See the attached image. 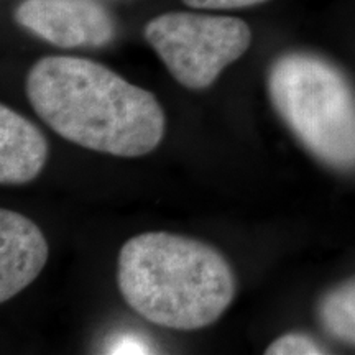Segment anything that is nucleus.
Returning a JSON list of instances; mask_svg holds the SVG:
<instances>
[{
    "label": "nucleus",
    "instance_id": "nucleus-1",
    "mask_svg": "<svg viewBox=\"0 0 355 355\" xmlns=\"http://www.w3.org/2000/svg\"><path fill=\"white\" fill-rule=\"evenodd\" d=\"M26 96L58 135L94 152L141 157L165 135V112L152 92L86 58H42L26 78Z\"/></svg>",
    "mask_w": 355,
    "mask_h": 355
},
{
    "label": "nucleus",
    "instance_id": "nucleus-4",
    "mask_svg": "<svg viewBox=\"0 0 355 355\" xmlns=\"http://www.w3.org/2000/svg\"><path fill=\"white\" fill-rule=\"evenodd\" d=\"M145 38L181 86L209 87L252 43V30L235 17L170 12L145 26Z\"/></svg>",
    "mask_w": 355,
    "mask_h": 355
},
{
    "label": "nucleus",
    "instance_id": "nucleus-10",
    "mask_svg": "<svg viewBox=\"0 0 355 355\" xmlns=\"http://www.w3.org/2000/svg\"><path fill=\"white\" fill-rule=\"evenodd\" d=\"M105 354H155L153 343L148 337L137 334V332H119L110 336L105 343Z\"/></svg>",
    "mask_w": 355,
    "mask_h": 355
},
{
    "label": "nucleus",
    "instance_id": "nucleus-3",
    "mask_svg": "<svg viewBox=\"0 0 355 355\" xmlns=\"http://www.w3.org/2000/svg\"><path fill=\"white\" fill-rule=\"evenodd\" d=\"M273 109L311 155L337 170L355 168V89L344 71L309 51L279 55L268 69Z\"/></svg>",
    "mask_w": 355,
    "mask_h": 355
},
{
    "label": "nucleus",
    "instance_id": "nucleus-2",
    "mask_svg": "<svg viewBox=\"0 0 355 355\" xmlns=\"http://www.w3.org/2000/svg\"><path fill=\"white\" fill-rule=\"evenodd\" d=\"M119 288L148 322L196 331L222 316L235 295L229 261L214 247L168 232H145L123 243Z\"/></svg>",
    "mask_w": 355,
    "mask_h": 355
},
{
    "label": "nucleus",
    "instance_id": "nucleus-6",
    "mask_svg": "<svg viewBox=\"0 0 355 355\" xmlns=\"http://www.w3.org/2000/svg\"><path fill=\"white\" fill-rule=\"evenodd\" d=\"M46 260L48 243L38 225L19 212L0 211V301L33 283Z\"/></svg>",
    "mask_w": 355,
    "mask_h": 355
},
{
    "label": "nucleus",
    "instance_id": "nucleus-5",
    "mask_svg": "<svg viewBox=\"0 0 355 355\" xmlns=\"http://www.w3.org/2000/svg\"><path fill=\"white\" fill-rule=\"evenodd\" d=\"M15 20L58 48H102L117 33L114 17L96 0H21Z\"/></svg>",
    "mask_w": 355,
    "mask_h": 355
},
{
    "label": "nucleus",
    "instance_id": "nucleus-8",
    "mask_svg": "<svg viewBox=\"0 0 355 355\" xmlns=\"http://www.w3.org/2000/svg\"><path fill=\"white\" fill-rule=\"evenodd\" d=\"M318 316L327 334L340 343L355 345V278L322 296Z\"/></svg>",
    "mask_w": 355,
    "mask_h": 355
},
{
    "label": "nucleus",
    "instance_id": "nucleus-11",
    "mask_svg": "<svg viewBox=\"0 0 355 355\" xmlns=\"http://www.w3.org/2000/svg\"><path fill=\"white\" fill-rule=\"evenodd\" d=\"M266 0H183L188 7L207 8V10H230V8H243L263 3Z\"/></svg>",
    "mask_w": 355,
    "mask_h": 355
},
{
    "label": "nucleus",
    "instance_id": "nucleus-7",
    "mask_svg": "<svg viewBox=\"0 0 355 355\" xmlns=\"http://www.w3.org/2000/svg\"><path fill=\"white\" fill-rule=\"evenodd\" d=\"M48 158V141L38 127L7 105L0 107V183L35 180Z\"/></svg>",
    "mask_w": 355,
    "mask_h": 355
},
{
    "label": "nucleus",
    "instance_id": "nucleus-9",
    "mask_svg": "<svg viewBox=\"0 0 355 355\" xmlns=\"http://www.w3.org/2000/svg\"><path fill=\"white\" fill-rule=\"evenodd\" d=\"M266 355H321L327 354V350L319 345L313 337L306 334H285L278 337L275 343L265 350Z\"/></svg>",
    "mask_w": 355,
    "mask_h": 355
}]
</instances>
